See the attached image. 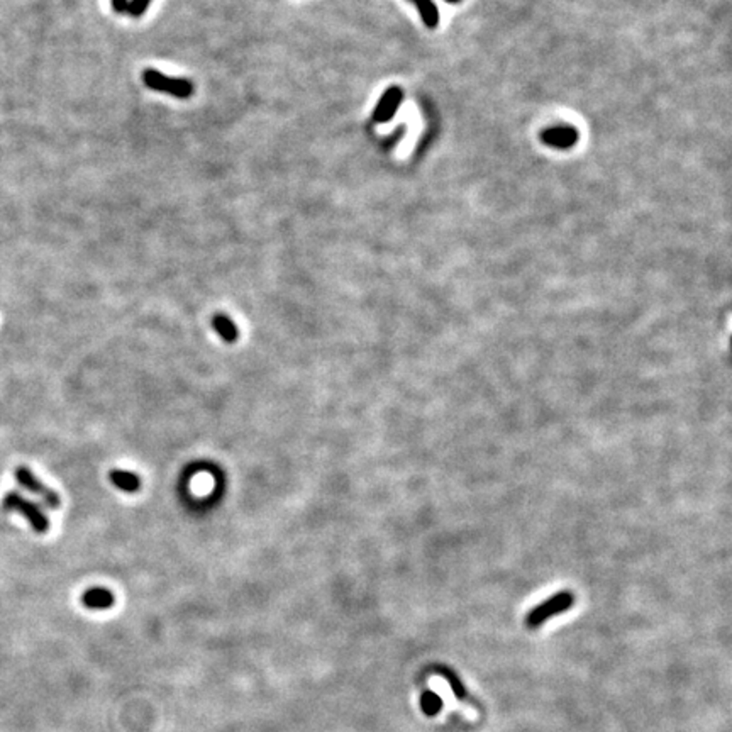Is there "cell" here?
I'll return each mask as SVG.
<instances>
[{
	"label": "cell",
	"mask_w": 732,
	"mask_h": 732,
	"mask_svg": "<svg viewBox=\"0 0 732 732\" xmlns=\"http://www.w3.org/2000/svg\"><path fill=\"white\" fill-rule=\"evenodd\" d=\"M4 512H19L26 521L29 522L31 528L36 534H46L50 530V519L43 512V508L36 506L34 502L24 498L21 493L9 492L2 500Z\"/></svg>",
	"instance_id": "1"
},
{
	"label": "cell",
	"mask_w": 732,
	"mask_h": 732,
	"mask_svg": "<svg viewBox=\"0 0 732 732\" xmlns=\"http://www.w3.org/2000/svg\"><path fill=\"white\" fill-rule=\"evenodd\" d=\"M575 605V593L570 590H561L555 593V595L549 597L548 600L541 602L539 605H535L533 610H529V614L526 615V626L529 629H538L541 627L546 620H549L555 615H560L570 610L571 607Z\"/></svg>",
	"instance_id": "2"
},
{
	"label": "cell",
	"mask_w": 732,
	"mask_h": 732,
	"mask_svg": "<svg viewBox=\"0 0 732 732\" xmlns=\"http://www.w3.org/2000/svg\"><path fill=\"white\" fill-rule=\"evenodd\" d=\"M142 82L148 88L155 92H164L169 93L175 99H190L194 95V83L187 78H175L168 77V75L162 73V71L155 68H146L142 71Z\"/></svg>",
	"instance_id": "3"
},
{
	"label": "cell",
	"mask_w": 732,
	"mask_h": 732,
	"mask_svg": "<svg viewBox=\"0 0 732 732\" xmlns=\"http://www.w3.org/2000/svg\"><path fill=\"white\" fill-rule=\"evenodd\" d=\"M14 479L17 483L22 486V488L28 490V492L34 493L36 497L41 498L43 503L46 507L53 508V511H55V508H60L61 498H60V495H58V492H55V488H50L48 485H44L43 481L39 480L28 466H17L14 470Z\"/></svg>",
	"instance_id": "4"
},
{
	"label": "cell",
	"mask_w": 732,
	"mask_h": 732,
	"mask_svg": "<svg viewBox=\"0 0 732 732\" xmlns=\"http://www.w3.org/2000/svg\"><path fill=\"white\" fill-rule=\"evenodd\" d=\"M402 99H404V92H402V88H399V87L388 88V90L382 95V99L378 100L377 107H375L373 122H377V124L388 122V120H390L397 114V109H399Z\"/></svg>",
	"instance_id": "5"
},
{
	"label": "cell",
	"mask_w": 732,
	"mask_h": 732,
	"mask_svg": "<svg viewBox=\"0 0 732 732\" xmlns=\"http://www.w3.org/2000/svg\"><path fill=\"white\" fill-rule=\"evenodd\" d=\"M548 146L558 150H568L577 145L578 131L575 127H551L541 134Z\"/></svg>",
	"instance_id": "6"
},
{
	"label": "cell",
	"mask_w": 732,
	"mask_h": 732,
	"mask_svg": "<svg viewBox=\"0 0 732 732\" xmlns=\"http://www.w3.org/2000/svg\"><path fill=\"white\" fill-rule=\"evenodd\" d=\"M114 602H115L114 593L110 592L109 588H104V587L88 588V590L82 595V604L90 610L110 609V607L114 605Z\"/></svg>",
	"instance_id": "7"
},
{
	"label": "cell",
	"mask_w": 732,
	"mask_h": 732,
	"mask_svg": "<svg viewBox=\"0 0 732 732\" xmlns=\"http://www.w3.org/2000/svg\"><path fill=\"white\" fill-rule=\"evenodd\" d=\"M109 480L120 492L136 493L141 488V479L134 471L113 470L109 473Z\"/></svg>",
	"instance_id": "8"
},
{
	"label": "cell",
	"mask_w": 732,
	"mask_h": 732,
	"mask_svg": "<svg viewBox=\"0 0 732 732\" xmlns=\"http://www.w3.org/2000/svg\"><path fill=\"white\" fill-rule=\"evenodd\" d=\"M212 329L219 334V338H221L222 341L227 343V345H233L239 338L238 325H236L234 320L226 314H216L212 317Z\"/></svg>",
	"instance_id": "9"
},
{
	"label": "cell",
	"mask_w": 732,
	"mask_h": 732,
	"mask_svg": "<svg viewBox=\"0 0 732 732\" xmlns=\"http://www.w3.org/2000/svg\"><path fill=\"white\" fill-rule=\"evenodd\" d=\"M409 2L416 4L419 12H421L422 16V21L426 22L431 29H434L437 22H439V14H437V7L434 4H432L431 0H409Z\"/></svg>",
	"instance_id": "10"
},
{
	"label": "cell",
	"mask_w": 732,
	"mask_h": 732,
	"mask_svg": "<svg viewBox=\"0 0 732 732\" xmlns=\"http://www.w3.org/2000/svg\"><path fill=\"white\" fill-rule=\"evenodd\" d=\"M421 707L426 716L434 717L441 712V709H443V700H441L439 695L434 694V691L426 690L421 697Z\"/></svg>",
	"instance_id": "11"
},
{
	"label": "cell",
	"mask_w": 732,
	"mask_h": 732,
	"mask_svg": "<svg viewBox=\"0 0 732 732\" xmlns=\"http://www.w3.org/2000/svg\"><path fill=\"white\" fill-rule=\"evenodd\" d=\"M437 671H439L441 675H443L446 680H448V683L451 685V689H453V691H454V695H456L459 700H466L468 694H466L465 685H463L461 680H459V678L454 675V671H451V669H448V668H439V669H437Z\"/></svg>",
	"instance_id": "12"
},
{
	"label": "cell",
	"mask_w": 732,
	"mask_h": 732,
	"mask_svg": "<svg viewBox=\"0 0 732 732\" xmlns=\"http://www.w3.org/2000/svg\"><path fill=\"white\" fill-rule=\"evenodd\" d=\"M151 0H129L127 2V14L131 17H141L148 11Z\"/></svg>",
	"instance_id": "13"
},
{
	"label": "cell",
	"mask_w": 732,
	"mask_h": 732,
	"mask_svg": "<svg viewBox=\"0 0 732 732\" xmlns=\"http://www.w3.org/2000/svg\"><path fill=\"white\" fill-rule=\"evenodd\" d=\"M127 2L129 0H110V6H113L114 12L122 14V12L127 11Z\"/></svg>",
	"instance_id": "14"
},
{
	"label": "cell",
	"mask_w": 732,
	"mask_h": 732,
	"mask_svg": "<svg viewBox=\"0 0 732 732\" xmlns=\"http://www.w3.org/2000/svg\"><path fill=\"white\" fill-rule=\"evenodd\" d=\"M446 2H451V4H456V2H459V0H446Z\"/></svg>",
	"instance_id": "15"
}]
</instances>
